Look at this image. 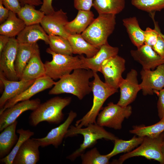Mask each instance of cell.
<instances>
[{
	"instance_id": "6da1fadb",
	"label": "cell",
	"mask_w": 164,
	"mask_h": 164,
	"mask_svg": "<svg viewBox=\"0 0 164 164\" xmlns=\"http://www.w3.org/2000/svg\"><path fill=\"white\" fill-rule=\"evenodd\" d=\"M94 72L83 68L75 69L71 73L64 76L56 82L49 92L50 95L63 93L71 94L80 100H82L92 91L91 82Z\"/></svg>"
},
{
	"instance_id": "7a4b0ae2",
	"label": "cell",
	"mask_w": 164,
	"mask_h": 164,
	"mask_svg": "<svg viewBox=\"0 0 164 164\" xmlns=\"http://www.w3.org/2000/svg\"><path fill=\"white\" fill-rule=\"evenodd\" d=\"M71 100V97L56 96L41 103L31 113L29 116L30 124L36 126L44 121L50 124L60 123L64 119L63 110L70 104Z\"/></svg>"
},
{
	"instance_id": "3957f363",
	"label": "cell",
	"mask_w": 164,
	"mask_h": 164,
	"mask_svg": "<svg viewBox=\"0 0 164 164\" xmlns=\"http://www.w3.org/2000/svg\"><path fill=\"white\" fill-rule=\"evenodd\" d=\"M79 134L82 135L84 137L83 143L78 149L66 157L72 161L80 156L87 149L93 146L98 140L104 138L114 141L118 138L96 123L90 124L84 128H79L75 126L70 125L65 138L73 137Z\"/></svg>"
},
{
	"instance_id": "277c9868",
	"label": "cell",
	"mask_w": 164,
	"mask_h": 164,
	"mask_svg": "<svg viewBox=\"0 0 164 164\" xmlns=\"http://www.w3.org/2000/svg\"><path fill=\"white\" fill-rule=\"evenodd\" d=\"M94 79L91 82L93 103L90 110L81 118L76 122L75 126L79 128L96 123V118L106 100L118 91L100 79L97 72H94Z\"/></svg>"
},
{
	"instance_id": "5b68a950",
	"label": "cell",
	"mask_w": 164,
	"mask_h": 164,
	"mask_svg": "<svg viewBox=\"0 0 164 164\" xmlns=\"http://www.w3.org/2000/svg\"><path fill=\"white\" fill-rule=\"evenodd\" d=\"M116 24V15L99 14L81 35L87 42L99 49L108 42Z\"/></svg>"
},
{
	"instance_id": "8992f818",
	"label": "cell",
	"mask_w": 164,
	"mask_h": 164,
	"mask_svg": "<svg viewBox=\"0 0 164 164\" xmlns=\"http://www.w3.org/2000/svg\"><path fill=\"white\" fill-rule=\"evenodd\" d=\"M46 52L52 56V60L46 61L44 63L45 75L53 80L60 79L75 69L82 68L79 56H73L56 53L50 48L47 49Z\"/></svg>"
},
{
	"instance_id": "52a82bcc",
	"label": "cell",
	"mask_w": 164,
	"mask_h": 164,
	"mask_svg": "<svg viewBox=\"0 0 164 164\" xmlns=\"http://www.w3.org/2000/svg\"><path fill=\"white\" fill-rule=\"evenodd\" d=\"M164 138V132L154 138L145 136L140 145L133 150L114 160L112 164H121L126 160L135 156H143L149 159H154L164 164V158L162 146Z\"/></svg>"
},
{
	"instance_id": "ba28073f",
	"label": "cell",
	"mask_w": 164,
	"mask_h": 164,
	"mask_svg": "<svg viewBox=\"0 0 164 164\" xmlns=\"http://www.w3.org/2000/svg\"><path fill=\"white\" fill-rule=\"evenodd\" d=\"M132 112L129 105L123 106L112 102L108 103L98 114L96 120L98 125L103 127L120 130L125 118H128Z\"/></svg>"
},
{
	"instance_id": "9c48e42d",
	"label": "cell",
	"mask_w": 164,
	"mask_h": 164,
	"mask_svg": "<svg viewBox=\"0 0 164 164\" xmlns=\"http://www.w3.org/2000/svg\"><path fill=\"white\" fill-rule=\"evenodd\" d=\"M125 59L116 55L105 60L102 63L100 72L104 77L105 82L118 89L123 79L122 75L125 70Z\"/></svg>"
},
{
	"instance_id": "30bf717a",
	"label": "cell",
	"mask_w": 164,
	"mask_h": 164,
	"mask_svg": "<svg viewBox=\"0 0 164 164\" xmlns=\"http://www.w3.org/2000/svg\"><path fill=\"white\" fill-rule=\"evenodd\" d=\"M19 43L16 39L11 37L0 55V73L11 80H20L15 70V62Z\"/></svg>"
},
{
	"instance_id": "8fae6325",
	"label": "cell",
	"mask_w": 164,
	"mask_h": 164,
	"mask_svg": "<svg viewBox=\"0 0 164 164\" xmlns=\"http://www.w3.org/2000/svg\"><path fill=\"white\" fill-rule=\"evenodd\" d=\"M140 74L142 81L140 85L144 95H153L164 88V64L155 70L142 69Z\"/></svg>"
},
{
	"instance_id": "7c38bea8",
	"label": "cell",
	"mask_w": 164,
	"mask_h": 164,
	"mask_svg": "<svg viewBox=\"0 0 164 164\" xmlns=\"http://www.w3.org/2000/svg\"><path fill=\"white\" fill-rule=\"evenodd\" d=\"M68 22L67 13L60 9L45 15L40 24L48 35H58L68 39L70 34L65 26Z\"/></svg>"
},
{
	"instance_id": "4fadbf2b",
	"label": "cell",
	"mask_w": 164,
	"mask_h": 164,
	"mask_svg": "<svg viewBox=\"0 0 164 164\" xmlns=\"http://www.w3.org/2000/svg\"><path fill=\"white\" fill-rule=\"evenodd\" d=\"M40 104V100L37 98L19 102L6 109L0 114V131L16 121L22 113L29 110L34 111Z\"/></svg>"
},
{
	"instance_id": "5bb4252c",
	"label": "cell",
	"mask_w": 164,
	"mask_h": 164,
	"mask_svg": "<svg viewBox=\"0 0 164 164\" xmlns=\"http://www.w3.org/2000/svg\"><path fill=\"white\" fill-rule=\"evenodd\" d=\"M137 72L132 69L123 79L119 86L120 97L117 104L121 106L129 105L135 99L137 94L141 90L137 79Z\"/></svg>"
},
{
	"instance_id": "9a60e30c",
	"label": "cell",
	"mask_w": 164,
	"mask_h": 164,
	"mask_svg": "<svg viewBox=\"0 0 164 164\" xmlns=\"http://www.w3.org/2000/svg\"><path fill=\"white\" fill-rule=\"evenodd\" d=\"M56 83L53 79L46 75L36 79L33 84L23 92L8 100L3 108L0 109V114L17 103L29 100L37 93L51 88Z\"/></svg>"
},
{
	"instance_id": "2e32d148",
	"label": "cell",
	"mask_w": 164,
	"mask_h": 164,
	"mask_svg": "<svg viewBox=\"0 0 164 164\" xmlns=\"http://www.w3.org/2000/svg\"><path fill=\"white\" fill-rule=\"evenodd\" d=\"M130 53L134 60L142 65L143 70H153L158 66L164 64V58L146 44H143L136 50H131Z\"/></svg>"
},
{
	"instance_id": "e0dca14e",
	"label": "cell",
	"mask_w": 164,
	"mask_h": 164,
	"mask_svg": "<svg viewBox=\"0 0 164 164\" xmlns=\"http://www.w3.org/2000/svg\"><path fill=\"white\" fill-rule=\"evenodd\" d=\"M77 116L76 112L70 111L67 118L63 123L52 129L45 137L35 138L40 146L45 147L51 145L55 148H57L62 143L70 125Z\"/></svg>"
},
{
	"instance_id": "ac0fdd59",
	"label": "cell",
	"mask_w": 164,
	"mask_h": 164,
	"mask_svg": "<svg viewBox=\"0 0 164 164\" xmlns=\"http://www.w3.org/2000/svg\"><path fill=\"white\" fill-rule=\"evenodd\" d=\"M119 48L110 46L107 42L100 48L96 54L91 58L79 56L83 68L90 69L93 72H100L102 63L106 59L118 55Z\"/></svg>"
},
{
	"instance_id": "d6986e66",
	"label": "cell",
	"mask_w": 164,
	"mask_h": 164,
	"mask_svg": "<svg viewBox=\"0 0 164 164\" xmlns=\"http://www.w3.org/2000/svg\"><path fill=\"white\" fill-rule=\"evenodd\" d=\"M39 146L35 138L28 139L17 152L13 164H36L39 159Z\"/></svg>"
},
{
	"instance_id": "ffe728a7",
	"label": "cell",
	"mask_w": 164,
	"mask_h": 164,
	"mask_svg": "<svg viewBox=\"0 0 164 164\" xmlns=\"http://www.w3.org/2000/svg\"><path fill=\"white\" fill-rule=\"evenodd\" d=\"M35 80H11L6 79L0 73V83L3 85L4 88V91L0 98V109L3 108L8 100L23 92L32 85Z\"/></svg>"
},
{
	"instance_id": "44dd1931",
	"label": "cell",
	"mask_w": 164,
	"mask_h": 164,
	"mask_svg": "<svg viewBox=\"0 0 164 164\" xmlns=\"http://www.w3.org/2000/svg\"><path fill=\"white\" fill-rule=\"evenodd\" d=\"M16 39L19 43L33 44L40 40L46 44L49 43V36L39 24L26 26Z\"/></svg>"
},
{
	"instance_id": "7402d4cb",
	"label": "cell",
	"mask_w": 164,
	"mask_h": 164,
	"mask_svg": "<svg viewBox=\"0 0 164 164\" xmlns=\"http://www.w3.org/2000/svg\"><path fill=\"white\" fill-rule=\"evenodd\" d=\"M39 50L37 43L33 44L19 43L15 67L19 79L25 67L30 59Z\"/></svg>"
},
{
	"instance_id": "603a6c76",
	"label": "cell",
	"mask_w": 164,
	"mask_h": 164,
	"mask_svg": "<svg viewBox=\"0 0 164 164\" xmlns=\"http://www.w3.org/2000/svg\"><path fill=\"white\" fill-rule=\"evenodd\" d=\"M94 19V15L91 10H78L76 17L67 23L65 30L70 35L81 34Z\"/></svg>"
},
{
	"instance_id": "cb8c5ba5",
	"label": "cell",
	"mask_w": 164,
	"mask_h": 164,
	"mask_svg": "<svg viewBox=\"0 0 164 164\" xmlns=\"http://www.w3.org/2000/svg\"><path fill=\"white\" fill-rule=\"evenodd\" d=\"M44 63L41 59L39 50L30 59L25 67L20 80H32L45 76Z\"/></svg>"
},
{
	"instance_id": "d4e9b609",
	"label": "cell",
	"mask_w": 164,
	"mask_h": 164,
	"mask_svg": "<svg viewBox=\"0 0 164 164\" xmlns=\"http://www.w3.org/2000/svg\"><path fill=\"white\" fill-rule=\"evenodd\" d=\"M17 120L6 127L0 134V158H2L10 152L19 138L16 134Z\"/></svg>"
},
{
	"instance_id": "484cf974",
	"label": "cell",
	"mask_w": 164,
	"mask_h": 164,
	"mask_svg": "<svg viewBox=\"0 0 164 164\" xmlns=\"http://www.w3.org/2000/svg\"><path fill=\"white\" fill-rule=\"evenodd\" d=\"M72 46L73 53L82 55L85 54L87 58L94 56L99 48L87 42L80 34L70 35L68 38Z\"/></svg>"
},
{
	"instance_id": "4316f807",
	"label": "cell",
	"mask_w": 164,
	"mask_h": 164,
	"mask_svg": "<svg viewBox=\"0 0 164 164\" xmlns=\"http://www.w3.org/2000/svg\"><path fill=\"white\" fill-rule=\"evenodd\" d=\"M123 24L132 43L137 48L144 44V31L140 27L136 17L124 19Z\"/></svg>"
},
{
	"instance_id": "83f0119b",
	"label": "cell",
	"mask_w": 164,
	"mask_h": 164,
	"mask_svg": "<svg viewBox=\"0 0 164 164\" xmlns=\"http://www.w3.org/2000/svg\"><path fill=\"white\" fill-rule=\"evenodd\" d=\"M26 26L24 21L17 17L16 13L10 10L8 18L0 25V34L15 37Z\"/></svg>"
},
{
	"instance_id": "f1b7e54d",
	"label": "cell",
	"mask_w": 164,
	"mask_h": 164,
	"mask_svg": "<svg viewBox=\"0 0 164 164\" xmlns=\"http://www.w3.org/2000/svg\"><path fill=\"white\" fill-rule=\"evenodd\" d=\"M125 4V0H94L92 6L98 14L116 15L123 10Z\"/></svg>"
},
{
	"instance_id": "f546056e",
	"label": "cell",
	"mask_w": 164,
	"mask_h": 164,
	"mask_svg": "<svg viewBox=\"0 0 164 164\" xmlns=\"http://www.w3.org/2000/svg\"><path fill=\"white\" fill-rule=\"evenodd\" d=\"M17 15L26 26L40 23L45 15L40 10H36L35 6L29 4L22 6Z\"/></svg>"
},
{
	"instance_id": "4dcf8cb0",
	"label": "cell",
	"mask_w": 164,
	"mask_h": 164,
	"mask_svg": "<svg viewBox=\"0 0 164 164\" xmlns=\"http://www.w3.org/2000/svg\"><path fill=\"white\" fill-rule=\"evenodd\" d=\"M144 137H136V135H135L128 140H124L118 138L114 141V145L113 150L106 155L111 158L120 153L130 152L142 143Z\"/></svg>"
},
{
	"instance_id": "1f68e13d",
	"label": "cell",
	"mask_w": 164,
	"mask_h": 164,
	"mask_svg": "<svg viewBox=\"0 0 164 164\" xmlns=\"http://www.w3.org/2000/svg\"><path fill=\"white\" fill-rule=\"evenodd\" d=\"M130 132L138 136L156 137L164 132V118L152 125L145 126L143 125L134 126Z\"/></svg>"
},
{
	"instance_id": "d6a6232c",
	"label": "cell",
	"mask_w": 164,
	"mask_h": 164,
	"mask_svg": "<svg viewBox=\"0 0 164 164\" xmlns=\"http://www.w3.org/2000/svg\"><path fill=\"white\" fill-rule=\"evenodd\" d=\"M49 48L53 51L57 53L72 55V48L67 38L58 35H49Z\"/></svg>"
},
{
	"instance_id": "836d02e7",
	"label": "cell",
	"mask_w": 164,
	"mask_h": 164,
	"mask_svg": "<svg viewBox=\"0 0 164 164\" xmlns=\"http://www.w3.org/2000/svg\"><path fill=\"white\" fill-rule=\"evenodd\" d=\"M19 134V139L13 148L7 156L0 159V163L5 164H13V162L17 152L24 142L34 135V133L29 130H24L20 128L17 130Z\"/></svg>"
},
{
	"instance_id": "e575fe53",
	"label": "cell",
	"mask_w": 164,
	"mask_h": 164,
	"mask_svg": "<svg viewBox=\"0 0 164 164\" xmlns=\"http://www.w3.org/2000/svg\"><path fill=\"white\" fill-rule=\"evenodd\" d=\"M131 2L138 9L149 13L164 9V0H131Z\"/></svg>"
},
{
	"instance_id": "d590c367",
	"label": "cell",
	"mask_w": 164,
	"mask_h": 164,
	"mask_svg": "<svg viewBox=\"0 0 164 164\" xmlns=\"http://www.w3.org/2000/svg\"><path fill=\"white\" fill-rule=\"evenodd\" d=\"M80 157L82 164H108L111 158L106 155H101L95 147L84 152Z\"/></svg>"
},
{
	"instance_id": "8d00e7d4",
	"label": "cell",
	"mask_w": 164,
	"mask_h": 164,
	"mask_svg": "<svg viewBox=\"0 0 164 164\" xmlns=\"http://www.w3.org/2000/svg\"><path fill=\"white\" fill-rule=\"evenodd\" d=\"M144 44L152 48L157 41L159 35L158 31L155 28L152 29L148 27L144 31Z\"/></svg>"
},
{
	"instance_id": "74e56055",
	"label": "cell",
	"mask_w": 164,
	"mask_h": 164,
	"mask_svg": "<svg viewBox=\"0 0 164 164\" xmlns=\"http://www.w3.org/2000/svg\"><path fill=\"white\" fill-rule=\"evenodd\" d=\"M158 97L157 104L158 115L160 120L164 118V88L155 92Z\"/></svg>"
},
{
	"instance_id": "f35d334b",
	"label": "cell",
	"mask_w": 164,
	"mask_h": 164,
	"mask_svg": "<svg viewBox=\"0 0 164 164\" xmlns=\"http://www.w3.org/2000/svg\"><path fill=\"white\" fill-rule=\"evenodd\" d=\"M5 7L9 10L17 14L20 11L22 6L19 0H1Z\"/></svg>"
},
{
	"instance_id": "ab89813d",
	"label": "cell",
	"mask_w": 164,
	"mask_h": 164,
	"mask_svg": "<svg viewBox=\"0 0 164 164\" xmlns=\"http://www.w3.org/2000/svg\"><path fill=\"white\" fill-rule=\"evenodd\" d=\"M75 8L78 10L90 11L93 0H73Z\"/></svg>"
},
{
	"instance_id": "60d3db41",
	"label": "cell",
	"mask_w": 164,
	"mask_h": 164,
	"mask_svg": "<svg viewBox=\"0 0 164 164\" xmlns=\"http://www.w3.org/2000/svg\"><path fill=\"white\" fill-rule=\"evenodd\" d=\"M159 33L157 41L152 48L158 55L164 58V39Z\"/></svg>"
},
{
	"instance_id": "b9f144b4",
	"label": "cell",
	"mask_w": 164,
	"mask_h": 164,
	"mask_svg": "<svg viewBox=\"0 0 164 164\" xmlns=\"http://www.w3.org/2000/svg\"><path fill=\"white\" fill-rule=\"evenodd\" d=\"M43 4L39 10L43 12L45 15L51 14L55 10L52 6L53 0H42Z\"/></svg>"
},
{
	"instance_id": "7bdbcfd3",
	"label": "cell",
	"mask_w": 164,
	"mask_h": 164,
	"mask_svg": "<svg viewBox=\"0 0 164 164\" xmlns=\"http://www.w3.org/2000/svg\"><path fill=\"white\" fill-rule=\"evenodd\" d=\"M1 0H0V23L4 22L8 18L9 10L3 6Z\"/></svg>"
},
{
	"instance_id": "ee69618b",
	"label": "cell",
	"mask_w": 164,
	"mask_h": 164,
	"mask_svg": "<svg viewBox=\"0 0 164 164\" xmlns=\"http://www.w3.org/2000/svg\"><path fill=\"white\" fill-rule=\"evenodd\" d=\"M9 37L3 35H0V55L8 43L10 39Z\"/></svg>"
},
{
	"instance_id": "f6af8a7d",
	"label": "cell",
	"mask_w": 164,
	"mask_h": 164,
	"mask_svg": "<svg viewBox=\"0 0 164 164\" xmlns=\"http://www.w3.org/2000/svg\"><path fill=\"white\" fill-rule=\"evenodd\" d=\"M19 1L22 6L26 4L37 6L43 4V2L41 0H19Z\"/></svg>"
},
{
	"instance_id": "bcb514c9",
	"label": "cell",
	"mask_w": 164,
	"mask_h": 164,
	"mask_svg": "<svg viewBox=\"0 0 164 164\" xmlns=\"http://www.w3.org/2000/svg\"><path fill=\"white\" fill-rule=\"evenodd\" d=\"M154 22V25H155V28L158 31V32L159 34L164 39V35L162 34V32H161L160 30L159 29V27L157 23L155 21Z\"/></svg>"
},
{
	"instance_id": "7dc6e473",
	"label": "cell",
	"mask_w": 164,
	"mask_h": 164,
	"mask_svg": "<svg viewBox=\"0 0 164 164\" xmlns=\"http://www.w3.org/2000/svg\"><path fill=\"white\" fill-rule=\"evenodd\" d=\"M162 151L164 158V138L162 146Z\"/></svg>"
}]
</instances>
